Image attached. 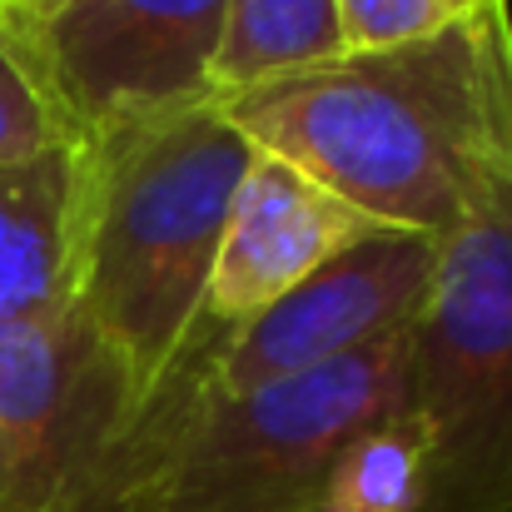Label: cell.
<instances>
[{
	"instance_id": "1",
	"label": "cell",
	"mask_w": 512,
	"mask_h": 512,
	"mask_svg": "<svg viewBox=\"0 0 512 512\" xmlns=\"http://www.w3.org/2000/svg\"><path fill=\"white\" fill-rule=\"evenodd\" d=\"M214 105L254 150L289 160L368 219L448 234L493 179L512 174L508 5L259 80Z\"/></svg>"
},
{
	"instance_id": "2",
	"label": "cell",
	"mask_w": 512,
	"mask_h": 512,
	"mask_svg": "<svg viewBox=\"0 0 512 512\" xmlns=\"http://www.w3.org/2000/svg\"><path fill=\"white\" fill-rule=\"evenodd\" d=\"M85 150L75 314L125 368L140 413L204 334L224 224L259 150L214 100Z\"/></svg>"
},
{
	"instance_id": "3",
	"label": "cell",
	"mask_w": 512,
	"mask_h": 512,
	"mask_svg": "<svg viewBox=\"0 0 512 512\" xmlns=\"http://www.w3.org/2000/svg\"><path fill=\"white\" fill-rule=\"evenodd\" d=\"M413 408V329L314 373L214 398L179 363L115 453L120 512H319L339 453Z\"/></svg>"
},
{
	"instance_id": "4",
	"label": "cell",
	"mask_w": 512,
	"mask_h": 512,
	"mask_svg": "<svg viewBox=\"0 0 512 512\" xmlns=\"http://www.w3.org/2000/svg\"><path fill=\"white\" fill-rule=\"evenodd\" d=\"M413 413L428 423L423 512H512V174L438 234Z\"/></svg>"
},
{
	"instance_id": "5",
	"label": "cell",
	"mask_w": 512,
	"mask_h": 512,
	"mask_svg": "<svg viewBox=\"0 0 512 512\" xmlns=\"http://www.w3.org/2000/svg\"><path fill=\"white\" fill-rule=\"evenodd\" d=\"M229 0H20L0 35L80 145L214 100Z\"/></svg>"
},
{
	"instance_id": "6",
	"label": "cell",
	"mask_w": 512,
	"mask_h": 512,
	"mask_svg": "<svg viewBox=\"0 0 512 512\" xmlns=\"http://www.w3.org/2000/svg\"><path fill=\"white\" fill-rule=\"evenodd\" d=\"M433 274L438 234L383 224L353 249H343L339 259H329L319 274H309L299 289H289L279 304L254 314L249 324H204L184 363L194 383L214 398L314 373L324 363H339L358 348L413 329L428 309Z\"/></svg>"
},
{
	"instance_id": "7",
	"label": "cell",
	"mask_w": 512,
	"mask_h": 512,
	"mask_svg": "<svg viewBox=\"0 0 512 512\" xmlns=\"http://www.w3.org/2000/svg\"><path fill=\"white\" fill-rule=\"evenodd\" d=\"M373 229L383 224L353 209L334 189H324L319 179L294 170L289 160L259 150L224 224V244L204 299V324L219 329L249 324L254 314L279 304L289 289H299L309 274H319L329 259H339Z\"/></svg>"
},
{
	"instance_id": "8",
	"label": "cell",
	"mask_w": 512,
	"mask_h": 512,
	"mask_svg": "<svg viewBox=\"0 0 512 512\" xmlns=\"http://www.w3.org/2000/svg\"><path fill=\"white\" fill-rule=\"evenodd\" d=\"M90 150L65 140L0 165V324L75 309Z\"/></svg>"
},
{
	"instance_id": "9",
	"label": "cell",
	"mask_w": 512,
	"mask_h": 512,
	"mask_svg": "<svg viewBox=\"0 0 512 512\" xmlns=\"http://www.w3.org/2000/svg\"><path fill=\"white\" fill-rule=\"evenodd\" d=\"M339 55H348V45L334 0H229L224 50L214 65V100Z\"/></svg>"
},
{
	"instance_id": "10",
	"label": "cell",
	"mask_w": 512,
	"mask_h": 512,
	"mask_svg": "<svg viewBox=\"0 0 512 512\" xmlns=\"http://www.w3.org/2000/svg\"><path fill=\"white\" fill-rule=\"evenodd\" d=\"M428 508V423L403 408L378 418L339 453L319 512H423Z\"/></svg>"
},
{
	"instance_id": "11",
	"label": "cell",
	"mask_w": 512,
	"mask_h": 512,
	"mask_svg": "<svg viewBox=\"0 0 512 512\" xmlns=\"http://www.w3.org/2000/svg\"><path fill=\"white\" fill-rule=\"evenodd\" d=\"M65 140L70 135H65L55 105L45 100V90L35 85L25 60L0 35V165L35 160V155H45V150H55Z\"/></svg>"
},
{
	"instance_id": "12",
	"label": "cell",
	"mask_w": 512,
	"mask_h": 512,
	"mask_svg": "<svg viewBox=\"0 0 512 512\" xmlns=\"http://www.w3.org/2000/svg\"><path fill=\"white\" fill-rule=\"evenodd\" d=\"M348 50H388L443 30L458 10L448 0H334Z\"/></svg>"
},
{
	"instance_id": "13",
	"label": "cell",
	"mask_w": 512,
	"mask_h": 512,
	"mask_svg": "<svg viewBox=\"0 0 512 512\" xmlns=\"http://www.w3.org/2000/svg\"><path fill=\"white\" fill-rule=\"evenodd\" d=\"M458 15H468V10H498V5H508V0H448Z\"/></svg>"
}]
</instances>
